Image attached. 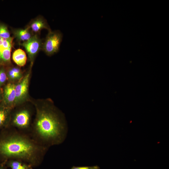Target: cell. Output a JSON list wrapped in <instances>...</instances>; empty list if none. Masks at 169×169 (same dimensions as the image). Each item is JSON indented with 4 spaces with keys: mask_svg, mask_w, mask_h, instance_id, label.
I'll use <instances>...</instances> for the list:
<instances>
[{
    "mask_svg": "<svg viewBox=\"0 0 169 169\" xmlns=\"http://www.w3.org/2000/svg\"><path fill=\"white\" fill-rule=\"evenodd\" d=\"M15 85L13 83H9L4 87L3 97L4 103L9 109L15 104L16 99Z\"/></svg>",
    "mask_w": 169,
    "mask_h": 169,
    "instance_id": "obj_8",
    "label": "cell"
},
{
    "mask_svg": "<svg viewBox=\"0 0 169 169\" xmlns=\"http://www.w3.org/2000/svg\"><path fill=\"white\" fill-rule=\"evenodd\" d=\"M7 75L4 69L2 68L0 69V87L6 81L7 79Z\"/></svg>",
    "mask_w": 169,
    "mask_h": 169,
    "instance_id": "obj_15",
    "label": "cell"
},
{
    "mask_svg": "<svg viewBox=\"0 0 169 169\" xmlns=\"http://www.w3.org/2000/svg\"><path fill=\"white\" fill-rule=\"evenodd\" d=\"M0 136V161L20 160L33 167L40 165L49 149L36 141L30 134L6 126Z\"/></svg>",
    "mask_w": 169,
    "mask_h": 169,
    "instance_id": "obj_1",
    "label": "cell"
},
{
    "mask_svg": "<svg viewBox=\"0 0 169 169\" xmlns=\"http://www.w3.org/2000/svg\"><path fill=\"white\" fill-rule=\"evenodd\" d=\"M32 124L31 114L29 110L23 109L13 113L7 126L25 133H30Z\"/></svg>",
    "mask_w": 169,
    "mask_h": 169,
    "instance_id": "obj_3",
    "label": "cell"
},
{
    "mask_svg": "<svg viewBox=\"0 0 169 169\" xmlns=\"http://www.w3.org/2000/svg\"><path fill=\"white\" fill-rule=\"evenodd\" d=\"M13 39V37L8 39L0 37V65H6L10 63Z\"/></svg>",
    "mask_w": 169,
    "mask_h": 169,
    "instance_id": "obj_5",
    "label": "cell"
},
{
    "mask_svg": "<svg viewBox=\"0 0 169 169\" xmlns=\"http://www.w3.org/2000/svg\"><path fill=\"white\" fill-rule=\"evenodd\" d=\"M0 37L6 39L11 37L7 26L1 23H0Z\"/></svg>",
    "mask_w": 169,
    "mask_h": 169,
    "instance_id": "obj_14",
    "label": "cell"
},
{
    "mask_svg": "<svg viewBox=\"0 0 169 169\" xmlns=\"http://www.w3.org/2000/svg\"><path fill=\"white\" fill-rule=\"evenodd\" d=\"M5 163L11 169H32L33 168L30 164L18 160H9Z\"/></svg>",
    "mask_w": 169,
    "mask_h": 169,
    "instance_id": "obj_12",
    "label": "cell"
},
{
    "mask_svg": "<svg viewBox=\"0 0 169 169\" xmlns=\"http://www.w3.org/2000/svg\"><path fill=\"white\" fill-rule=\"evenodd\" d=\"M7 76L11 79H15L19 78L21 76L17 74L9 69L7 72Z\"/></svg>",
    "mask_w": 169,
    "mask_h": 169,
    "instance_id": "obj_17",
    "label": "cell"
},
{
    "mask_svg": "<svg viewBox=\"0 0 169 169\" xmlns=\"http://www.w3.org/2000/svg\"><path fill=\"white\" fill-rule=\"evenodd\" d=\"M4 163H3L0 165V169H6L5 167L4 166Z\"/></svg>",
    "mask_w": 169,
    "mask_h": 169,
    "instance_id": "obj_18",
    "label": "cell"
},
{
    "mask_svg": "<svg viewBox=\"0 0 169 169\" xmlns=\"http://www.w3.org/2000/svg\"><path fill=\"white\" fill-rule=\"evenodd\" d=\"M100 167L97 165L93 166H73L69 169H100Z\"/></svg>",
    "mask_w": 169,
    "mask_h": 169,
    "instance_id": "obj_16",
    "label": "cell"
},
{
    "mask_svg": "<svg viewBox=\"0 0 169 169\" xmlns=\"http://www.w3.org/2000/svg\"><path fill=\"white\" fill-rule=\"evenodd\" d=\"M12 32L16 39L22 43L29 40L34 34L28 26L25 29H13Z\"/></svg>",
    "mask_w": 169,
    "mask_h": 169,
    "instance_id": "obj_10",
    "label": "cell"
},
{
    "mask_svg": "<svg viewBox=\"0 0 169 169\" xmlns=\"http://www.w3.org/2000/svg\"><path fill=\"white\" fill-rule=\"evenodd\" d=\"M28 26L32 32L36 34L44 28L47 29L49 32L51 31L46 21L42 17H38L33 20Z\"/></svg>",
    "mask_w": 169,
    "mask_h": 169,
    "instance_id": "obj_9",
    "label": "cell"
},
{
    "mask_svg": "<svg viewBox=\"0 0 169 169\" xmlns=\"http://www.w3.org/2000/svg\"><path fill=\"white\" fill-rule=\"evenodd\" d=\"M62 37V34L59 31L49 32L42 44V49L49 55L57 52L59 50Z\"/></svg>",
    "mask_w": 169,
    "mask_h": 169,
    "instance_id": "obj_4",
    "label": "cell"
},
{
    "mask_svg": "<svg viewBox=\"0 0 169 169\" xmlns=\"http://www.w3.org/2000/svg\"><path fill=\"white\" fill-rule=\"evenodd\" d=\"M30 73H28L22 80L15 85L16 99L15 104L22 101L25 98L27 94Z\"/></svg>",
    "mask_w": 169,
    "mask_h": 169,
    "instance_id": "obj_7",
    "label": "cell"
},
{
    "mask_svg": "<svg viewBox=\"0 0 169 169\" xmlns=\"http://www.w3.org/2000/svg\"><path fill=\"white\" fill-rule=\"evenodd\" d=\"M67 131L64 117L57 110L49 106L37 108L29 134L38 142L48 149L60 144L65 140Z\"/></svg>",
    "mask_w": 169,
    "mask_h": 169,
    "instance_id": "obj_2",
    "label": "cell"
},
{
    "mask_svg": "<svg viewBox=\"0 0 169 169\" xmlns=\"http://www.w3.org/2000/svg\"><path fill=\"white\" fill-rule=\"evenodd\" d=\"M25 49L28 57L32 60L42 49L43 44L37 34H35L28 40L20 44Z\"/></svg>",
    "mask_w": 169,
    "mask_h": 169,
    "instance_id": "obj_6",
    "label": "cell"
},
{
    "mask_svg": "<svg viewBox=\"0 0 169 169\" xmlns=\"http://www.w3.org/2000/svg\"><path fill=\"white\" fill-rule=\"evenodd\" d=\"M12 59L18 66H24L26 64L27 57L25 52L22 49H18L13 52Z\"/></svg>",
    "mask_w": 169,
    "mask_h": 169,
    "instance_id": "obj_11",
    "label": "cell"
},
{
    "mask_svg": "<svg viewBox=\"0 0 169 169\" xmlns=\"http://www.w3.org/2000/svg\"><path fill=\"white\" fill-rule=\"evenodd\" d=\"M9 114V109L7 108L0 109V129L6 125V123L7 126V121Z\"/></svg>",
    "mask_w": 169,
    "mask_h": 169,
    "instance_id": "obj_13",
    "label": "cell"
},
{
    "mask_svg": "<svg viewBox=\"0 0 169 169\" xmlns=\"http://www.w3.org/2000/svg\"><path fill=\"white\" fill-rule=\"evenodd\" d=\"M1 99V94L0 93V100Z\"/></svg>",
    "mask_w": 169,
    "mask_h": 169,
    "instance_id": "obj_19",
    "label": "cell"
}]
</instances>
